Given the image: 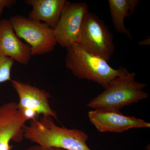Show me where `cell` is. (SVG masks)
<instances>
[{
  "label": "cell",
  "instance_id": "1",
  "mask_svg": "<svg viewBox=\"0 0 150 150\" xmlns=\"http://www.w3.org/2000/svg\"><path fill=\"white\" fill-rule=\"evenodd\" d=\"M24 138L37 145L65 150H92L87 144L88 136L77 129L57 126L51 117L30 121L24 129Z\"/></svg>",
  "mask_w": 150,
  "mask_h": 150
},
{
  "label": "cell",
  "instance_id": "2",
  "mask_svg": "<svg viewBox=\"0 0 150 150\" xmlns=\"http://www.w3.org/2000/svg\"><path fill=\"white\" fill-rule=\"evenodd\" d=\"M66 67L75 76L96 83L104 88L115 78L129 72L125 67L112 68L101 57L90 54L77 44L67 48Z\"/></svg>",
  "mask_w": 150,
  "mask_h": 150
},
{
  "label": "cell",
  "instance_id": "3",
  "mask_svg": "<svg viewBox=\"0 0 150 150\" xmlns=\"http://www.w3.org/2000/svg\"><path fill=\"white\" fill-rule=\"evenodd\" d=\"M136 76V73L129 72L115 78L104 91L88 102V107L94 110H120L147 99L149 95L144 91L147 85L137 81Z\"/></svg>",
  "mask_w": 150,
  "mask_h": 150
},
{
  "label": "cell",
  "instance_id": "4",
  "mask_svg": "<svg viewBox=\"0 0 150 150\" xmlns=\"http://www.w3.org/2000/svg\"><path fill=\"white\" fill-rule=\"evenodd\" d=\"M113 38L102 20L88 11L85 15L78 46L108 62L115 50Z\"/></svg>",
  "mask_w": 150,
  "mask_h": 150
},
{
  "label": "cell",
  "instance_id": "5",
  "mask_svg": "<svg viewBox=\"0 0 150 150\" xmlns=\"http://www.w3.org/2000/svg\"><path fill=\"white\" fill-rule=\"evenodd\" d=\"M16 34L30 46L32 56L50 53L57 44L54 30L45 23L30 19L22 15L9 19Z\"/></svg>",
  "mask_w": 150,
  "mask_h": 150
},
{
  "label": "cell",
  "instance_id": "6",
  "mask_svg": "<svg viewBox=\"0 0 150 150\" xmlns=\"http://www.w3.org/2000/svg\"><path fill=\"white\" fill-rule=\"evenodd\" d=\"M88 11V6L86 2L66 1L54 30L57 43L66 48L77 44L83 18Z\"/></svg>",
  "mask_w": 150,
  "mask_h": 150
},
{
  "label": "cell",
  "instance_id": "7",
  "mask_svg": "<svg viewBox=\"0 0 150 150\" xmlns=\"http://www.w3.org/2000/svg\"><path fill=\"white\" fill-rule=\"evenodd\" d=\"M89 121L100 133H123L134 128H150V123L134 116H127L120 110L97 109L88 111Z\"/></svg>",
  "mask_w": 150,
  "mask_h": 150
},
{
  "label": "cell",
  "instance_id": "8",
  "mask_svg": "<svg viewBox=\"0 0 150 150\" xmlns=\"http://www.w3.org/2000/svg\"><path fill=\"white\" fill-rule=\"evenodd\" d=\"M27 121L17 103H7L0 106V150H11V141L19 143L23 140Z\"/></svg>",
  "mask_w": 150,
  "mask_h": 150
},
{
  "label": "cell",
  "instance_id": "9",
  "mask_svg": "<svg viewBox=\"0 0 150 150\" xmlns=\"http://www.w3.org/2000/svg\"><path fill=\"white\" fill-rule=\"evenodd\" d=\"M12 86L18 95V109L25 108L34 110L43 117H51L58 120L56 111L51 108L49 98L51 95L48 92L29 83L16 80H11Z\"/></svg>",
  "mask_w": 150,
  "mask_h": 150
},
{
  "label": "cell",
  "instance_id": "10",
  "mask_svg": "<svg viewBox=\"0 0 150 150\" xmlns=\"http://www.w3.org/2000/svg\"><path fill=\"white\" fill-rule=\"evenodd\" d=\"M0 53L25 66L32 56L30 46L22 42L7 19L0 20Z\"/></svg>",
  "mask_w": 150,
  "mask_h": 150
},
{
  "label": "cell",
  "instance_id": "11",
  "mask_svg": "<svg viewBox=\"0 0 150 150\" xmlns=\"http://www.w3.org/2000/svg\"><path fill=\"white\" fill-rule=\"evenodd\" d=\"M66 0H26L28 5L32 10L28 18L45 23L54 30L57 24Z\"/></svg>",
  "mask_w": 150,
  "mask_h": 150
},
{
  "label": "cell",
  "instance_id": "12",
  "mask_svg": "<svg viewBox=\"0 0 150 150\" xmlns=\"http://www.w3.org/2000/svg\"><path fill=\"white\" fill-rule=\"evenodd\" d=\"M138 0H108L110 13L115 29L117 32L133 39L130 30L124 24L126 18L130 17L139 4Z\"/></svg>",
  "mask_w": 150,
  "mask_h": 150
},
{
  "label": "cell",
  "instance_id": "13",
  "mask_svg": "<svg viewBox=\"0 0 150 150\" xmlns=\"http://www.w3.org/2000/svg\"><path fill=\"white\" fill-rule=\"evenodd\" d=\"M13 64V59L0 53V83L11 81V71Z\"/></svg>",
  "mask_w": 150,
  "mask_h": 150
},
{
  "label": "cell",
  "instance_id": "14",
  "mask_svg": "<svg viewBox=\"0 0 150 150\" xmlns=\"http://www.w3.org/2000/svg\"><path fill=\"white\" fill-rule=\"evenodd\" d=\"M23 150H65L63 149L55 147H44L40 145H37L32 146Z\"/></svg>",
  "mask_w": 150,
  "mask_h": 150
},
{
  "label": "cell",
  "instance_id": "15",
  "mask_svg": "<svg viewBox=\"0 0 150 150\" xmlns=\"http://www.w3.org/2000/svg\"><path fill=\"white\" fill-rule=\"evenodd\" d=\"M16 2L15 0H0V6H4L10 8L15 4Z\"/></svg>",
  "mask_w": 150,
  "mask_h": 150
},
{
  "label": "cell",
  "instance_id": "16",
  "mask_svg": "<svg viewBox=\"0 0 150 150\" xmlns=\"http://www.w3.org/2000/svg\"><path fill=\"white\" fill-rule=\"evenodd\" d=\"M139 46H149L150 45V38L148 37L146 39H144L142 41H140L139 42Z\"/></svg>",
  "mask_w": 150,
  "mask_h": 150
},
{
  "label": "cell",
  "instance_id": "17",
  "mask_svg": "<svg viewBox=\"0 0 150 150\" xmlns=\"http://www.w3.org/2000/svg\"><path fill=\"white\" fill-rule=\"evenodd\" d=\"M5 7L4 6H0V18H1V15L3 11V10L4 8Z\"/></svg>",
  "mask_w": 150,
  "mask_h": 150
}]
</instances>
